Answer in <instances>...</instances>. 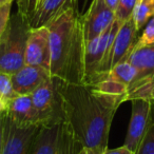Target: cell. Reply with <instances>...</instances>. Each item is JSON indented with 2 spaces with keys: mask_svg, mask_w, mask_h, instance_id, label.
Listing matches in <instances>:
<instances>
[{
  "mask_svg": "<svg viewBox=\"0 0 154 154\" xmlns=\"http://www.w3.org/2000/svg\"><path fill=\"white\" fill-rule=\"evenodd\" d=\"M56 79V78H55ZM62 122L82 147L108 149L112 120L127 88L108 79L74 84L56 79Z\"/></svg>",
  "mask_w": 154,
  "mask_h": 154,
  "instance_id": "obj_1",
  "label": "cell"
},
{
  "mask_svg": "<svg viewBox=\"0 0 154 154\" xmlns=\"http://www.w3.org/2000/svg\"><path fill=\"white\" fill-rule=\"evenodd\" d=\"M82 14L77 9L69 10L48 24L51 47V68L53 78L64 82H82L84 33Z\"/></svg>",
  "mask_w": 154,
  "mask_h": 154,
  "instance_id": "obj_2",
  "label": "cell"
},
{
  "mask_svg": "<svg viewBox=\"0 0 154 154\" xmlns=\"http://www.w3.org/2000/svg\"><path fill=\"white\" fill-rule=\"evenodd\" d=\"M30 23L19 13L11 16L0 37V72L14 74L24 66Z\"/></svg>",
  "mask_w": 154,
  "mask_h": 154,
  "instance_id": "obj_3",
  "label": "cell"
},
{
  "mask_svg": "<svg viewBox=\"0 0 154 154\" xmlns=\"http://www.w3.org/2000/svg\"><path fill=\"white\" fill-rule=\"evenodd\" d=\"M32 101L39 115L40 125L51 122H62L56 79L51 77L31 94Z\"/></svg>",
  "mask_w": 154,
  "mask_h": 154,
  "instance_id": "obj_4",
  "label": "cell"
},
{
  "mask_svg": "<svg viewBox=\"0 0 154 154\" xmlns=\"http://www.w3.org/2000/svg\"><path fill=\"white\" fill-rule=\"evenodd\" d=\"M115 20V14L103 0H93L88 11L80 16L85 42L103 33Z\"/></svg>",
  "mask_w": 154,
  "mask_h": 154,
  "instance_id": "obj_5",
  "label": "cell"
},
{
  "mask_svg": "<svg viewBox=\"0 0 154 154\" xmlns=\"http://www.w3.org/2000/svg\"><path fill=\"white\" fill-rule=\"evenodd\" d=\"M130 101L132 113L124 146L136 153L143 136L152 125L150 119V103L145 98H136Z\"/></svg>",
  "mask_w": 154,
  "mask_h": 154,
  "instance_id": "obj_6",
  "label": "cell"
},
{
  "mask_svg": "<svg viewBox=\"0 0 154 154\" xmlns=\"http://www.w3.org/2000/svg\"><path fill=\"white\" fill-rule=\"evenodd\" d=\"M24 64L41 66L50 72L51 47L48 26L30 29L24 56Z\"/></svg>",
  "mask_w": 154,
  "mask_h": 154,
  "instance_id": "obj_7",
  "label": "cell"
},
{
  "mask_svg": "<svg viewBox=\"0 0 154 154\" xmlns=\"http://www.w3.org/2000/svg\"><path fill=\"white\" fill-rule=\"evenodd\" d=\"M39 126H18L12 122L5 111L1 154H28L30 143Z\"/></svg>",
  "mask_w": 154,
  "mask_h": 154,
  "instance_id": "obj_8",
  "label": "cell"
},
{
  "mask_svg": "<svg viewBox=\"0 0 154 154\" xmlns=\"http://www.w3.org/2000/svg\"><path fill=\"white\" fill-rule=\"evenodd\" d=\"M137 33L138 31L133 22L132 17L122 24L112 42L111 51H110L109 71L117 63L127 60L129 54L134 49V45L137 41Z\"/></svg>",
  "mask_w": 154,
  "mask_h": 154,
  "instance_id": "obj_9",
  "label": "cell"
},
{
  "mask_svg": "<svg viewBox=\"0 0 154 154\" xmlns=\"http://www.w3.org/2000/svg\"><path fill=\"white\" fill-rule=\"evenodd\" d=\"M51 77V73L45 69L28 64L11 75L14 91L17 95H31Z\"/></svg>",
  "mask_w": 154,
  "mask_h": 154,
  "instance_id": "obj_10",
  "label": "cell"
},
{
  "mask_svg": "<svg viewBox=\"0 0 154 154\" xmlns=\"http://www.w3.org/2000/svg\"><path fill=\"white\" fill-rule=\"evenodd\" d=\"M61 122L41 124L31 141L28 154H56Z\"/></svg>",
  "mask_w": 154,
  "mask_h": 154,
  "instance_id": "obj_11",
  "label": "cell"
},
{
  "mask_svg": "<svg viewBox=\"0 0 154 154\" xmlns=\"http://www.w3.org/2000/svg\"><path fill=\"white\" fill-rule=\"evenodd\" d=\"M78 0H40L30 22V28L47 26L69 10L77 9Z\"/></svg>",
  "mask_w": 154,
  "mask_h": 154,
  "instance_id": "obj_12",
  "label": "cell"
},
{
  "mask_svg": "<svg viewBox=\"0 0 154 154\" xmlns=\"http://www.w3.org/2000/svg\"><path fill=\"white\" fill-rule=\"evenodd\" d=\"M7 114L12 122L21 127L39 126V115L31 95H18L7 106Z\"/></svg>",
  "mask_w": 154,
  "mask_h": 154,
  "instance_id": "obj_13",
  "label": "cell"
},
{
  "mask_svg": "<svg viewBox=\"0 0 154 154\" xmlns=\"http://www.w3.org/2000/svg\"><path fill=\"white\" fill-rule=\"evenodd\" d=\"M127 61L137 71V78L141 79L154 73V45L132 50Z\"/></svg>",
  "mask_w": 154,
  "mask_h": 154,
  "instance_id": "obj_14",
  "label": "cell"
},
{
  "mask_svg": "<svg viewBox=\"0 0 154 154\" xmlns=\"http://www.w3.org/2000/svg\"><path fill=\"white\" fill-rule=\"evenodd\" d=\"M103 78H107V79L115 82L117 84L129 88L136 80L137 71L132 64H130L127 60H125V61L119 62L116 66H114L101 79H103Z\"/></svg>",
  "mask_w": 154,
  "mask_h": 154,
  "instance_id": "obj_15",
  "label": "cell"
},
{
  "mask_svg": "<svg viewBox=\"0 0 154 154\" xmlns=\"http://www.w3.org/2000/svg\"><path fill=\"white\" fill-rule=\"evenodd\" d=\"M80 147L82 146L77 143L69 127L62 122L60 126L59 139H58L56 154H77Z\"/></svg>",
  "mask_w": 154,
  "mask_h": 154,
  "instance_id": "obj_16",
  "label": "cell"
},
{
  "mask_svg": "<svg viewBox=\"0 0 154 154\" xmlns=\"http://www.w3.org/2000/svg\"><path fill=\"white\" fill-rule=\"evenodd\" d=\"M154 16V0H138L132 13V20L139 31Z\"/></svg>",
  "mask_w": 154,
  "mask_h": 154,
  "instance_id": "obj_17",
  "label": "cell"
},
{
  "mask_svg": "<svg viewBox=\"0 0 154 154\" xmlns=\"http://www.w3.org/2000/svg\"><path fill=\"white\" fill-rule=\"evenodd\" d=\"M16 96L18 95L14 91L11 74L0 72V99L8 106V103Z\"/></svg>",
  "mask_w": 154,
  "mask_h": 154,
  "instance_id": "obj_18",
  "label": "cell"
},
{
  "mask_svg": "<svg viewBox=\"0 0 154 154\" xmlns=\"http://www.w3.org/2000/svg\"><path fill=\"white\" fill-rule=\"evenodd\" d=\"M138 0H118L117 7L115 9V19L125 22L126 20L132 17L133 10H134Z\"/></svg>",
  "mask_w": 154,
  "mask_h": 154,
  "instance_id": "obj_19",
  "label": "cell"
},
{
  "mask_svg": "<svg viewBox=\"0 0 154 154\" xmlns=\"http://www.w3.org/2000/svg\"><path fill=\"white\" fill-rule=\"evenodd\" d=\"M150 45H154V16L147 22L141 35L137 38L133 50Z\"/></svg>",
  "mask_w": 154,
  "mask_h": 154,
  "instance_id": "obj_20",
  "label": "cell"
},
{
  "mask_svg": "<svg viewBox=\"0 0 154 154\" xmlns=\"http://www.w3.org/2000/svg\"><path fill=\"white\" fill-rule=\"evenodd\" d=\"M16 2H17L18 13L23 16L30 23L40 3V0H16Z\"/></svg>",
  "mask_w": 154,
  "mask_h": 154,
  "instance_id": "obj_21",
  "label": "cell"
},
{
  "mask_svg": "<svg viewBox=\"0 0 154 154\" xmlns=\"http://www.w3.org/2000/svg\"><path fill=\"white\" fill-rule=\"evenodd\" d=\"M135 154H154V125H151Z\"/></svg>",
  "mask_w": 154,
  "mask_h": 154,
  "instance_id": "obj_22",
  "label": "cell"
},
{
  "mask_svg": "<svg viewBox=\"0 0 154 154\" xmlns=\"http://www.w3.org/2000/svg\"><path fill=\"white\" fill-rule=\"evenodd\" d=\"M11 9L12 3L0 7V37L8 28L10 18H11Z\"/></svg>",
  "mask_w": 154,
  "mask_h": 154,
  "instance_id": "obj_23",
  "label": "cell"
},
{
  "mask_svg": "<svg viewBox=\"0 0 154 154\" xmlns=\"http://www.w3.org/2000/svg\"><path fill=\"white\" fill-rule=\"evenodd\" d=\"M107 149L101 148H89V147H80L77 154H103Z\"/></svg>",
  "mask_w": 154,
  "mask_h": 154,
  "instance_id": "obj_24",
  "label": "cell"
},
{
  "mask_svg": "<svg viewBox=\"0 0 154 154\" xmlns=\"http://www.w3.org/2000/svg\"><path fill=\"white\" fill-rule=\"evenodd\" d=\"M103 154H135L131 150H129L127 147L122 146L119 148H115V149H107Z\"/></svg>",
  "mask_w": 154,
  "mask_h": 154,
  "instance_id": "obj_25",
  "label": "cell"
},
{
  "mask_svg": "<svg viewBox=\"0 0 154 154\" xmlns=\"http://www.w3.org/2000/svg\"><path fill=\"white\" fill-rule=\"evenodd\" d=\"M147 99L150 103V119H151V124L154 125V89Z\"/></svg>",
  "mask_w": 154,
  "mask_h": 154,
  "instance_id": "obj_26",
  "label": "cell"
},
{
  "mask_svg": "<svg viewBox=\"0 0 154 154\" xmlns=\"http://www.w3.org/2000/svg\"><path fill=\"white\" fill-rule=\"evenodd\" d=\"M5 112L0 114V154H1V147H2V136H3V126H5Z\"/></svg>",
  "mask_w": 154,
  "mask_h": 154,
  "instance_id": "obj_27",
  "label": "cell"
},
{
  "mask_svg": "<svg viewBox=\"0 0 154 154\" xmlns=\"http://www.w3.org/2000/svg\"><path fill=\"white\" fill-rule=\"evenodd\" d=\"M103 1H105V3L112 10V11L115 12V9H116V7H117L118 0H103Z\"/></svg>",
  "mask_w": 154,
  "mask_h": 154,
  "instance_id": "obj_28",
  "label": "cell"
},
{
  "mask_svg": "<svg viewBox=\"0 0 154 154\" xmlns=\"http://www.w3.org/2000/svg\"><path fill=\"white\" fill-rule=\"evenodd\" d=\"M5 111H7V105L0 99V114H2Z\"/></svg>",
  "mask_w": 154,
  "mask_h": 154,
  "instance_id": "obj_29",
  "label": "cell"
},
{
  "mask_svg": "<svg viewBox=\"0 0 154 154\" xmlns=\"http://www.w3.org/2000/svg\"><path fill=\"white\" fill-rule=\"evenodd\" d=\"M13 1H14V0H0V7L10 5V3H12Z\"/></svg>",
  "mask_w": 154,
  "mask_h": 154,
  "instance_id": "obj_30",
  "label": "cell"
}]
</instances>
